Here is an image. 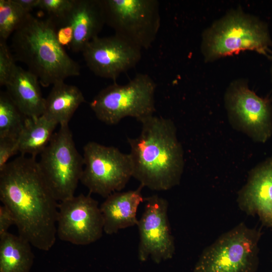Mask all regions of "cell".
<instances>
[{
  "instance_id": "17",
  "label": "cell",
  "mask_w": 272,
  "mask_h": 272,
  "mask_svg": "<svg viewBox=\"0 0 272 272\" xmlns=\"http://www.w3.org/2000/svg\"><path fill=\"white\" fill-rule=\"evenodd\" d=\"M39 84L35 75L17 66L5 86L7 93L26 117H37L44 113L45 98Z\"/></svg>"
},
{
  "instance_id": "22",
  "label": "cell",
  "mask_w": 272,
  "mask_h": 272,
  "mask_svg": "<svg viewBox=\"0 0 272 272\" xmlns=\"http://www.w3.org/2000/svg\"><path fill=\"white\" fill-rule=\"evenodd\" d=\"M29 14L14 0H0V40L7 41Z\"/></svg>"
},
{
  "instance_id": "10",
  "label": "cell",
  "mask_w": 272,
  "mask_h": 272,
  "mask_svg": "<svg viewBox=\"0 0 272 272\" xmlns=\"http://www.w3.org/2000/svg\"><path fill=\"white\" fill-rule=\"evenodd\" d=\"M225 105L233 127L253 141L264 143L272 135V105L258 96L245 82L232 83L225 95Z\"/></svg>"
},
{
  "instance_id": "29",
  "label": "cell",
  "mask_w": 272,
  "mask_h": 272,
  "mask_svg": "<svg viewBox=\"0 0 272 272\" xmlns=\"http://www.w3.org/2000/svg\"><path fill=\"white\" fill-rule=\"evenodd\" d=\"M272 59V58H271ZM270 76H271V82H272V64H271V68H270Z\"/></svg>"
},
{
  "instance_id": "6",
  "label": "cell",
  "mask_w": 272,
  "mask_h": 272,
  "mask_svg": "<svg viewBox=\"0 0 272 272\" xmlns=\"http://www.w3.org/2000/svg\"><path fill=\"white\" fill-rule=\"evenodd\" d=\"M156 83L149 75L138 74L125 85L114 82L103 89L90 106L97 118L107 124H116L126 117L141 122L156 111Z\"/></svg>"
},
{
  "instance_id": "1",
  "label": "cell",
  "mask_w": 272,
  "mask_h": 272,
  "mask_svg": "<svg viewBox=\"0 0 272 272\" xmlns=\"http://www.w3.org/2000/svg\"><path fill=\"white\" fill-rule=\"evenodd\" d=\"M0 200L13 213L18 235L39 250L51 249L57 236L58 203L35 157L21 155L0 171Z\"/></svg>"
},
{
  "instance_id": "25",
  "label": "cell",
  "mask_w": 272,
  "mask_h": 272,
  "mask_svg": "<svg viewBox=\"0 0 272 272\" xmlns=\"http://www.w3.org/2000/svg\"><path fill=\"white\" fill-rule=\"evenodd\" d=\"M19 153L18 140L0 139V171L9 162L10 159Z\"/></svg>"
},
{
  "instance_id": "26",
  "label": "cell",
  "mask_w": 272,
  "mask_h": 272,
  "mask_svg": "<svg viewBox=\"0 0 272 272\" xmlns=\"http://www.w3.org/2000/svg\"><path fill=\"white\" fill-rule=\"evenodd\" d=\"M56 36L59 44L64 48H70L74 38V28L70 20L67 18L63 22L55 25Z\"/></svg>"
},
{
  "instance_id": "2",
  "label": "cell",
  "mask_w": 272,
  "mask_h": 272,
  "mask_svg": "<svg viewBox=\"0 0 272 272\" xmlns=\"http://www.w3.org/2000/svg\"><path fill=\"white\" fill-rule=\"evenodd\" d=\"M141 122L139 136L127 138L132 177L151 190H169L179 184L184 166L175 125L170 119L154 115Z\"/></svg>"
},
{
  "instance_id": "7",
  "label": "cell",
  "mask_w": 272,
  "mask_h": 272,
  "mask_svg": "<svg viewBox=\"0 0 272 272\" xmlns=\"http://www.w3.org/2000/svg\"><path fill=\"white\" fill-rule=\"evenodd\" d=\"M40 155L39 170L56 200L60 202L74 196L84 162L69 124L60 126Z\"/></svg>"
},
{
  "instance_id": "19",
  "label": "cell",
  "mask_w": 272,
  "mask_h": 272,
  "mask_svg": "<svg viewBox=\"0 0 272 272\" xmlns=\"http://www.w3.org/2000/svg\"><path fill=\"white\" fill-rule=\"evenodd\" d=\"M57 125L43 114L37 117H26L18 139L21 155L36 158L40 154L50 142Z\"/></svg>"
},
{
  "instance_id": "8",
  "label": "cell",
  "mask_w": 272,
  "mask_h": 272,
  "mask_svg": "<svg viewBox=\"0 0 272 272\" xmlns=\"http://www.w3.org/2000/svg\"><path fill=\"white\" fill-rule=\"evenodd\" d=\"M106 24L115 34L140 49H148L159 32L161 17L156 0H102Z\"/></svg>"
},
{
  "instance_id": "23",
  "label": "cell",
  "mask_w": 272,
  "mask_h": 272,
  "mask_svg": "<svg viewBox=\"0 0 272 272\" xmlns=\"http://www.w3.org/2000/svg\"><path fill=\"white\" fill-rule=\"evenodd\" d=\"M74 2L75 0H40L38 8L57 25L68 18Z\"/></svg>"
},
{
  "instance_id": "13",
  "label": "cell",
  "mask_w": 272,
  "mask_h": 272,
  "mask_svg": "<svg viewBox=\"0 0 272 272\" xmlns=\"http://www.w3.org/2000/svg\"><path fill=\"white\" fill-rule=\"evenodd\" d=\"M141 50L114 34L95 38L82 52L87 65L95 75L115 82L121 74L138 64Z\"/></svg>"
},
{
  "instance_id": "27",
  "label": "cell",
  "mask_w": 272,
  "mask_h": 272,
  "mask_svg": "<svg viewBox=\"0 0 272 272\" xmlns=\"http://www.w3.org/2000/svg\"><path fill=\"white\" fill-rule=\"evenodd\" d=\"M16 221L12 211L7 206H0V236L8 232L9 228L15 225Z\"/></svg>"
},
{
  "instance_id": "12",
  "label": "cell",
  "mask_w": 272,
  "mask_h": 272,
  "mask_svg": "<svg viewBox=\"0 0 272 272\" xmlns=\"http://www.w3.org/2000/svg\"><path fill=\"white\" fill-rule=\"evenodd\" d=\"M144 211L138 224L139 259L156 262L172 257L175 247L168 217V201L157 194L144 198Z\"/></svg>"
},
{
  "instance_id": "18",
  "label": "cell",
  "mask_w": 272,
  "mask_h": 272,
  "mask_svg": "<svg viewBox=\"0 0 272 272\" xmlns=\"http://www.w3.org/2000/svg\"><path fill=\"white\" fill-rule=\"evenodd\" d=\"M85 102L82 91L76 86L57 83L45 99L43 115L60 126L69 122L79 106Z\"/></svg>"
},
{
  "instance_id": "3",
  "label": "cell",
  "mask_w": 272,
  "mask_h": 272,
  "mask_svg": "<svg viewBox=\"0 0 272 272\" xmlns=\"http://www.w3.org/2000/svg\"><path fill=\"white\" fill-rule=\"evenodd\" d=\"M12 48L15 60L25 64L44 87L80 74L79 64L59 44L55 24L49 18L30 13L13 34Z\"/></svg>"
},
{
  "instance_id": "24",
  "label": "cell",
  "mask_w": 272,
  "mask_h": 272,
  "mask_svg": "<svg viewBox=\"0 0 272 272\" xmlns=\"http://www.w3.org/2000/svg\"><path fill=\"white\" fill-rule=\"evenodd\" d=\"M7 41L0 40V85L6 86L17 65Z\"/></svg>"
},
{
  "instance_id": "20",
  "label": "cell",
  "mask_w": 272,
  "mask_h": 272,
  "mask_svg": "<svg viewBox=\"0 0 272 272\" xmlns=\"http://www.w3.org/2000/svg\"><path fill=\"white\" fill-rule=\"evenodd\" d=\"M31 246L9 232L0 236V272H30L34 258Z\"/></svg>"
},
{
  "instance_id": "28",
  "label": "cell",
  "mask_w": 272,
  "mask_h": 272,
  "mask_svg": "<svg viewBox=\"0 0 272 272\" xmlns=\"http://www.w3.org/2000/svg\"><path fill=\"white\" fill-rule=\"evenodd\" d=\"M25 11L30 13V11L35 8H38L40 0H14Z\"/></svg>"
},
{
  "instance_id": "5",
  "label": "cell",
  "mask_w": 272,
  "mask_h": 272,
  "mask_svg": "<svg viewBox=\"0 0 272 272\" xmlns=\"http://www.w3.org/2000/svg\"><path fill=\"white\" fill-rule=\"evenodd\" d=\"M261 235L260 229L240 223L202 251L193 272H255Z\"/></svg>"
},
{
  "instance_id": "4",
  "label": "cell",
  "mask_w": 272,
  "mask_h": 272,
  "mask_svg": "<svg viewBox=\"0 0 272 272\" xmlns=\"http://www.w3.org/2000/svg\"><path fill=\"white\" fill-rule=\"evenodd\" d=\"M271 45L265 22L241 10H234L204 31L201 48L208 61L246 50L268 56Z\"/></svg>"
},
{
  "instance_id": "9",
  "label": "cell",
  "mask_w": 272,
  "mask_h": 272,
  "mask_svg": "<svg viewBox=\"0 0 272 272\" xmlns=\"http://www.w3.org/2000/svg\"><path fill=\"white\" fill-rule=\"evenodd\" d=\"M83 152L84 166L80 181L89 193L107 197L123 189L132 177L129 154L95 142L87 143Z\"/></svg>"
},
{
  "instance_id": "11",
  "label": "cell",
  "mask_w": 272,
  "mask_h": 272,
  "mask_svg": "<svg viewBox=\"0 0 272 272\" xmlns=\"http://www.w3.org/2000/svg\"><path fill=\"white\" fill-rule=\"evenodd\" d=\"M103 232L100 207L90 193L74 195L58 203L56 234L60 240L86 245L100 239Z\"/></svg>"
},
{
  "instance_id": "15",
  "label": "cell",
  "mask_w": 272,
  "mask_h": 272,
  "mask_svg": "<svg viewBox=\"0 0 272 272\" xmlns=\"http://www.w3.org/2000/svg\"><path fill=\"white\" fill-rule=\"evenodd\" d=\"M143 187L140 184L135 190L114 192L106 197L100 207L104 232L112 235L121 229L138 225L137 210L144 201L141 193Z\"/></svg>"
},
{
  "instance_id": "14",
  "label": "cell",
  "mask_w": 272,
  "mask_h": 272,
  "mask_svg": "<svg viewBox=\"0 0 272 272\" xmlns=\"http://www.w3.org/2000/svg\"><path fill=\"white\" fill-rule=\"evenodd\" d=\"M237 202L242 211L257 216L262 225L272 229V155L250 171Z\"/></svg>"
},
{
  "instance_id": "21",
  "label": "cell",
  "mask_w": 272,
  "mask_h": 272,
  "mask_svg": "<svg viewBox=\"0 0 272 272\" xmlns=\"http://www.w3.org/2000/svg\"><path fill=\"white\" fill-rule=\"evenodd\" d=\"M26 117L7 92L0 93V139L18 140Z\"/></svg>"
},
{
  "instance_id": "16",
  "label": "cell",
  "mask_w": 272,
  "mask_h": 272,
  "mask_svg": "<svg viewBox=\"0 0 272 272\" xmlns=\"http://www.w3.org/2000/svg\"><path fill=\"white\" fill-rule=\"evenodd\" d=\"M68 18L74 28L70 48L75 52H82L106 24L102 0H75Z\"/></svg>"
}]
</instances>
